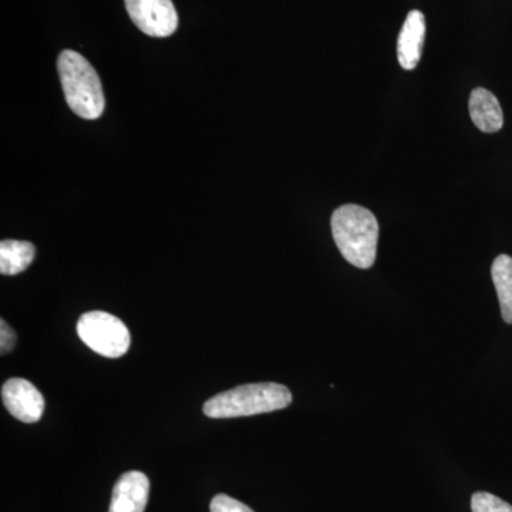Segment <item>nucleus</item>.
<instances>
[{"mask_svg": "<svg viewBox=\"0 0 512 512\" xmlns=\"http://www.w3.org/2000/svg\"><path fill=\"white\" fill-rule=\"evenodd\" d=\"M77 335L97 355L117 359L126 355L131 336L123 320L111 313L94 311L80 316Z\"/></svg>", "mask_w": 512, "mask_h": 512, "instance_id": "4", "label": "nucleus"}, {"mask_svg": "<svg viewBox=\"0 0 512 512\" xmlns=\"http://www.w3.org/2000/svg\"><path fill=\"white\" fill-rule=\"evenodd\" d=\"M16 333L5 320H0V352L2 355L12 352L16 345Z\"/></svg>", "mask_w": 512, "mask_h": 512, "instance_id": "14", "label": "nucleus"}, {"mask_svg": "<svg viewBox=\"0 0 512 512\" xmlns=\"http://www.w3.org/2000/svg\"><path fill=\"white\" fill-rule=\"evenodd\" d=\"M2 400L6 410L22 423H36L45 412L42 393L29 380L20 377L3 384Z\"/></svg>", "mask_w": 512, "mask_h": 512, "instance_id": "6", "label": "nucleus"}, {"mask_svg": "<svg viewBox=\"0 0 512 512\" xmlns=\"http://www.w3.org/2000/svg\"><path fill=\"white\" fill-rule=\"evenodd\" d=\"M468 109H470L471 120L483 133H497L503 128V109H501L500 101L490 90H485L483 87L474 89L471 92Z\"/></svg>", "mask_w": 512, "mask_h": 512, "instance_id": "9", "label": "nucleus"}, {"mask_svg": "<svg viewBox=\"0 0 512 512\" xmlns=\"http://www.w3.org/2000/svg\"><path fill=\"white\" fill-rule=\"evenodd\" d=\"M491 276L495 289H497L498 301H500L501 315L505 322L512 325V258L508 255H500L494 259L491 266Z\"/></svg>", "mask_w": 512, "mask_h": 512, "instance_id": "11", "label": "nucleus"}, {"mask_svg": "<svg viewBox=\"0 0 512 512\" xmlns=\"http://www.w3.org/2000/svg\"><path fill=\"white\" fill-rule=\"evenodd\" d=\"M35 245L28 241L5 239L0 244V274L18 275L26 271L35 259Z\"/></svg>", "mask_w": 512, "mask_h": 512, "instance_id": "10", "label": "nucleus"}, {"mask_svg": "<svg viewBox=\"0 0 512 512\" xmlns=\"http://www.w3.org/2000/svg\"><path fill=\"white\" fill-rule=\"evenodd\" d=\"M330 225L343 258L356 268H372L379 241V222L372 211L360 205H342L333 212Z\"/></svg>", "mask_w": 512, "mask_h": 512, "instance_id": "1", "label": "nucleus"}, {"mask_svg": "<svg viewBox=\"0 0 512 512\" xmlns=\"http://www.w3.org/2000/svg\"><path fill=\"white\" fill-rule=\"evenodd\" d=\"M210 510L211 512H254L248 505L225 494H218L212 498Z\"/></svg>", "mask_w": 512, "mask_h": 512, "instance_id": "13", "label": "nucleus"}, {"mask_svg": "<svg viewBox=\"0 0 512 512\" xmlns=\"http://www.w3.org/2000/svg\"><path fill=\"white\" fill-rule=\"evenodd\" d=\"M471 511L473 512H512V505L505 503L497 495L490 493L473 494L471 497Z\"/></svg>", "mask_w": 512, "mask_h": 512, "instance_id": "12", "label": "nucleus"}, {"mask_svg": "<svg viewBox=\"0 0 512 512\" xmlns=\"http://www.w3.org/2000/svg\"><path fill=\"white\" fill-rule=\"evenodd\" d=\"M150 494V481L140 471L123 474L113 488L109 512H144Z\"/></svg>", "mask_w": 512, "mask_h": 512, "instance_id": "7", "label": "nucleus"}, {"mask_svg": "<svg viewBox=\"0 0 512 512\" xmlns=\"http://www.w3.org/2000/svg\"><path fill=\"white\" fill-rule=\"evenodd\" d=\"M128 16L141 32L168 37L178 29V13L173 0H124Z\"/></svg>", "mask_w": 512, "mask_h": 512, "instance_id": "5", "label": "nucleus"}, {"mask_svg": "<svg viewBox=\"0 0 512 512\" xmlns=\"http://www.w3.org/2000/svg\"><path fill=\"white\" fill-rule=\"evenodd\" d=\"M426 37V18L420 10H412L404 20L397 39V59L404 70L416 69Z\"/></svg>", "mask_w": 512, "mask_h": 512, "instance_id": "8", "label": "nucleus"}, {"mask_svg": "<svg viewBox=\"0 0 512 512\" xmlns=\"http://www.w3.org/2000/svg\"><path fill=\"white\" fill-rule=\"evenodd\" d=\"M57 70L64 96L73 113L86 120L99 119L106 99L99 74L89 60L73 50H64L57 60Z\"/></svg>", "mask_w": 512, "mask_h": 512, "instance_id": "3", "label": "nucleus"}, {"mask_svg": "<svg viewBox=\"0 0 512 512\" xmlns=\"http://www.w3.org/2000/svg\"><path fill=\"white\" fill-rule=\"evenodd\" d=\"M291 403L292 393L284 384H244L211 397L204 404V414L211 419H235L276 412Z\"/></svg>", "mask_w": 512, "mask_h": 512, "instance_id": "2", "label": "nucleus"}]
</instances>
